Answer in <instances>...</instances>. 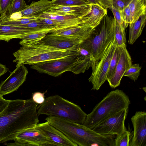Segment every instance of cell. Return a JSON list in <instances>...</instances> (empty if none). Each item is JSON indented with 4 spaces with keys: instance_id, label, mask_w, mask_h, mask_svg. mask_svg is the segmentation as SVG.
Returning <instances> with one entry per match:
<instances>
[{
    "instance_id": "41",
    "label": "cell",
    "mask_w": 146,
    "mask_h": 146,
    "mask_svg": "<svg viewBox=\"0 0 146 146\" xmlns=\"http://www.w3.org/2000/svg\"></svg>"
},
{
    "instance_id": "6",
    "label": "cell",
    "mask_w": 146,
    "mask_h": 146,
    "mask_svg": "<svg viewBox=\"0 0 146 146\" xmlns=\"http://www.w3.org/2000/svg\"><path fill=\"white\" fill-rule=\"evenodd\" d=\"M37 110L38 115L58 117L82 124L87 115L79 106L57 95L46 98Z\"/></svg>"
},
{
    "instance_id": "5",
    "label": "cell",
    "mask_w": 146,
    "mask_h": 146,
    "mask_svg": "<svg viewBox=\"0 0 146 146\" xmlns=\"http://www.w3.org/2000/svg\"><path fill=\"white\" fill-rule=\"evenodd\" d=\"M130 101L123 91L117 89L109 92L98 104L91 112L87 114L83 125L92 129L107 118L126 108Z\"/></svg>"
},
{
    "instance_id": "40",
    "label": "cell",
    "mask_w": 146,
    "mask_h": 146,
    "mask_svg": "<svg viewBox=\"0 0 146 146\" xmlns=\"http://www.w3.org/2000/svg\"><path fill=\"white\" fill-rule=\"evenodd\" d=\"M31 0H28V2H29Z\"/></svg>"
},
{
    "instance_id": "4",
    "label": "cell",
    "mask_w": 146,
    "mask_h": 146,
    "mask_svg": "<svg viewBox=\"0 0 146 146\" xmlns=\"http://www.w3.org/2000/svg\"><path fill=\"white\" fill-rule=\"evenodd\" d=\"M80 52L77 48L70 50H60L46 45L39 42L29 46H22L14 52L13 62L16 67L21 65H33L50 60L78 55Z\"/></svg>"
},
{
    "instance_id": "8",
    "label": "cell",
    "mask_w": 146,
    "mask_h": 146,
    "mask_svg": "<svg viewBox=\"0 0 146 146\" xmlns=\"http://www.w3.org/2000/svg\"><path fill=\"white\" fill-rule=\"evenodd\" d=\"M114 40L106 47L88 79L92 85V90H98L107 79L110 60L116 46Z\"/></svg>"
},
{
    "instance_id": "16",
    "label": "cell",
    "mask_w": 146,
    "mask_h": 146,
    "mask_svg": "<svg viewBox=\"0 0 146 146\" xmlns=\"http://www.w3.org/2000/svg\"><path fill=\"white\" fill-rule=\"evenodd\" d=\"M35 127L43 132L57 146H78L62 132L51 125L47 121L38 123Z\"/></svg>"
},
{
    "instance_id": "2",
    "label": "cell",
    "mask_w": 146,
    "mask_h": 146,
    "mask_svg": "<svg viewBox=\"0 0 146 146\" xmlns=\"http://www.w3.org/2000/svg\"><path fill=\"white\" fill-rule=\"evenodd\" d=\"M45 120L77 146H115L113 135H102L82 124L58 117Z\"/></svg>"
},
{
    "instance_id": "10",
    "label": "cell",
    "mask_w": 146,
    "mask_h": 146,
    "mask_svg": "<svg viewBox=\"0 0 146 146\" xmlns=\"http://www.w3.org/2000/svg\"><path fill=\"white\" fill-rule=\"evenodd\" d=\"M128 108L123 110L102 121L92 129L103 135H118L126 130L125 122Z\"/></svg>"
},
{
    "instance_id": "14",
    "label": "cell",
    "mask_w": 146,
    "mask_h": 146,
    "mask_svg": "<svg viewBox=\"0 0 146 146\" xmlns=\"http://www.w3.org/2000/svg\"><path fill=\"white\" fill-rule=\"evenodd\" d=\"M92 10L90 4L76 5H63L52 4L42 13L63 16H71L82 18L89 14Z\"/></svg>"
},
{
    "instance_id": "31",
    "label": "cell",
    "mask_w": 146,
    "mask_h": 146,
    "mask_svg": "<svg viewBox=\"0 0 146 146\" xmlns=\"http://www.w3.org/2000/svg\"><path fill=\"white\" fill-rule=\"evenodd\" d=\"M51 1L52 4L59 5H76L88 4L84 0H52Z\"/></svg>"
},
{
    "instance_id": "33",
    "label": "cell",
    "mask_w": 146,
    "mask_h": 146,
    "mask_svg": "<svg viewBox=\"0 0 146 146\" xmlns=\"http://www.w3.org/2000/svg\"><path fill=\"white\" fill-rule=\"evenodd\" d=\"M110 9L112 12L114 16V19L119 24L121 31L125 32V30L128 25L123 22L121 19L120 11L113 8Z\"/></svg>"
},
{
    "instance_id": "18",
    "label": "cell",
    "mask_w": 146,
    "mask_h": 146,
    "mask_svg": "<svg viewBox=\"0 0 146 146\" xmlns=\"http://www.w3.org/2000/svg\"><path fill=\"white\" fill-rule=\"evenodd\" d=\"M52 5L51 1L49 0H40L37 1H33L25 9L12 14L9 17L13 19H16L28 16L38 17L49 8Z\"/></svg>"
},
{
    "instance_id": "37",
    "label": "cell",
    "mask_w": 146,
    "mask_h": 146,
    "mask_svg": "<svg viewBox=\"0 0 146 146\" xmlns=\"http://www.w3.org/2000/svg\"><path fill=\"white\" fill-rule=\"evenodd\" d=\"M9 71L5 65L0 63V77Z\"/></svg>"
},
{
    "instance_id": "35",
    "label": "cell",
    "mask_w": 146,
    "mask_h": 146,
    "mask_svg": "<svg viewBox=\"0 0 146 146\" xmlns=\"http://www.w3.org/2000/svg\"><path fill=\"white\" fill-rule=\"evenodd\" d=\"M45 93H41L40 92H36L32 95V99L33 101L37 104H41L44 102L45 99L44 98Z\"/></svg>"
},
{
    "instance_id": "17",
    "label": "cell",
    "mask_w": 146,
    "mask_h": 146,
    "mask_svg": "<svg viewBox=\"0 0 146 146\" xmlns=\"http://www.w3.org/2000/svg\"><path fill=\"white\" fill-rule=\"evenodd\" d=\"M95 29L82 23L53 32L62 36L78 39L83 42L90 38Z\"/></svg>"
},
{
    "instance_id": "28",
    "label": "cell",
    "mask_w": 146,
    "mask_h": 146,
    "mask_svg": "<svg viewBox=\"0 0 146 146\" xmlns=\"http://www.w3.org/2000/svg\"><path fill=\"white\" fill-rule=\"evenodd\" d=\"M27 6L25 0H13L7 16L9 17L12 14L23 10Z\"/></svg>"
},
{
    "instance_id": "15",
    "label": "cell",
    "mask_w": 146,
    "mask_h": 146,
    "mask_svg": "<svg viewBox=\"0 0 146 146\" xmlns=\"http://www.w3.org/2000/svg\"><path fill=\"white\" fill-rule=\"evenodd\" d=\"M119 46L120 53L118 62L113 75L107 80L110 87L114 88L119 85L124 73L132 64L126 45L123 44Z\"/></svg>"
},
{
    "instance_id": "23",
    "label": "cell",
    "mask_w": 146,
    "mask_h": 146,
    "mask_svg": "<svg viewBox=\"0 0 146 146\" xmlns=\"http://www.w3.org/2000/svg\"><path fill=\"white\" fill-rule=\"evenodd\" d=\"M49 33L47 31H43L33 33L23 36L19 43L22 46H31L38 43L43 38L46 34Z\"/></svg>"
},
{
    "instance_id": "3",
    "label": "cell",
    "mask_w": 146,
    "mask_h": 146,
    "mask_svg": "<svg viewBox=\"0 0 146 146\" xmlns=\"http://www.w3.org/2000/svg\"><path fill=\"white\" fill-rule=\"evenodd\" d=\"M80 54L31 65V68L39 73L57 77L66 71L76 74L84 73L92 67L93 71L96 63L90 52L81 48Z\"/></svg>"
},
{
    "instance_id": "12",
    "label": "cell",
    "mask_w": 146,
    "mask_h": 146,
    "mask_svg": "<svg viewBox=\"0 0 146 146\" xmlns=\"http://www.w3.org/2000/svg\"><path fill=\"white\" fill-rule=\"evenodd\" d=\"M133 131L129 146H146V113L137 111L131 118Z\"/></svg>"
},
{
    "instance_id": "11",
    "label": "cell",
    "mask_w": 146,
    "mask_h": 146,
    "mask_svg": "<svg viewBox=\"0 0 146 146\" xmlns=\"http://www.w3.org/2000/svg\"><path fill=\"white\" fill-rule=\"evenodd\" d=\"M28 73L24 65L16 67L9 76L0 84V94L3 96L16 90L25 81Z\"/></svg>"
},
{
    "instance_id": "25",
    "label": "cell",
    "mask_w": 146,
    "mask_h": 146,
    "mask_svg": "<svg viewBox=\"0 0 146 146\" xmlns=\"http://www.w3.org/2000/svg\"><path fill=\"white\" fill-rule=\"evenodd\" d=\"M37 17L36 16H28L13 19L6 15L3 19L0 20V21L1 24L3 25L18 26L36 21Z\"/></svg>"
},
{
    "instance_id": "20",
    "label": "cell",
    "mask_w": 146,
    "mask_h": 146,
    "mask_svg": "<svg viewBox=\"0 0 146 146\" xmlns=\"http://www.w3.org/2000/svg\"><path fill=\"white\" fill-rule=\"evenodd\" d=\"M91 5V12L84 17V22L88 26L95 28L99 24L104 17L107 14V9H104L99 4Z\"/></svg>"
},
{
    "instance_id": "21",
    "label": "cell",
    "mask_w": 146,
    "mask_h": 146,
    "mask_svg": "<svg viewBox=\"0 0 146 146\" xmlns=\"http://www.w3.org/2000/svg\"><path fill=\"white\" fill-rule=\"evenodd\" d=\"M146 13L140 16L135 21L129 24L128 43L133 44L140 36L145 25Z\"/></svg>"
},
{
    "instance_id": "39",
    "label": "cell",
    "mask_w": 146,
    "mask_h": 146,
    "mask_svg": "<svg viewBox=\"0 0 146 146\" xmlns=\"http://www.w3.org/2000/svg\"><path fill=\"white\" fill-rule=\"evenodd\" d=\"M143 90L146 92V88H145V89H144V88H143Z\"/></svg>"
},
{
    "instance_id": "24",
    "label": "cell",
    "mask_w": 146,
    "mask_h": 146,
    "mask_svg": "<svg viewBox=\"0 0 146 146\" xmlns=\"http://www.w3.org/2000/svg\"><path fill=\"white\" fill-rule=\"evenodd\" d=\"M131 0H98L99 4L106 9L113 8L120 11L127 7Z\"/></svg>"
},
{
    "instance_id": "30",
    "label": "cell",
    "mask_w": 146,
    "mask_h": 146,
    "mask_svg": "<svg viewBox=\"0 0 146 146\" xmlns=\"http://www.w3.org/2000/svg\"><path fill=\"white\" fill-rule=\"evenodd\" d=\"M131 133L126 130L117 135L114 139L115 146H129Z\"/></svg>"
},
{
    "instance_id": "29",
    "label": "cell",
    "mask_w": 146,
    "mask_h": 146,
    "mask_svg": "<svg viewBox=\"0 0 146 146\" xmlns=\"http://www.w3.org/2000/svg\"><path fill=\"white\" fill-rule=\"evenodd\" d=\"M141 66L139 64H132L125 72L123 76H126L129 79L135 82L137 80L140 74Z\"/></svg>"
},
{
    "instance_id": "22",
    "label": "cell",
    "mask_w": 146,
    "mask_h": 146,
    "mask_svg": "<svg viewBox=\"0 0 146 146\" xmlns=\"http://www.w3.org/2000/svg\"><path fill=\"white\" fill-rule=\"evenodd\" d=\"M128 6L131 13L132 22L146 13V0H131Z\"/></svg>"
},
{
    "instance_id": "34",
    "label": "cell",
    "mask_w": 146,
    "mask_h": 146,
    "mask_svg": "<svg viewBox=\"0 0 146 146\" xmlns=\"http://www.w3.org/2000/svg\"><path fill=\"white\" fill-rule=\"evenodd\" d=\"M123 22L129 25L133 22V19L130 10L128 6L120 11Z\"/></svg>"
},
{
    "instance_id": "27",
    "label": "cell",
    "mask_w": 146,
    "mask_h": 146,
    "mask_svg": "<svg viewBox=\"0 0 146 146\" xmlns=\"http://www.w3.org/2000/svg\"><path fill=\"white\" fill-rule=\"evenodd\" d=\"M114 42L117 46L123 44L126 45L125 33L123 32L116 21L115 20Z\"/></svg>"
},
{
    "instance_id": "38",
    "label": "cell",
    "mask_w": 146,
    "mask_h": 146,
    "mask_svg": "<svg viewBox=\"0 0 146 146\" xmlns=\"http://www.w3.org/2000/svg\"><path fill=\"white\" fill-rule=\"evenodd\" d=\"M88 4L92 5L99 4L98 0H86Z\"/></svg>"
},
{
    "instance_id": "13",
    "label": "cell",
    "mask_w": 146,
    "mask_h": 146,
    "mask_svg": "<svg viewBox=\"0 0 146 146\" xmlns=\"http://www.w3.org/2000/svg\"><path fill=\"white\" fill-rule=\"evenodd\" d=\"M47 33L39 42L44 45L60 50L76 49L83 42L78 39L64 36L54 32Z\"/></svg>"
},
{
    "instance_id": "26",
    "label": "cell",
    "mask_w": 146,
    "mask_h": 146,
    "mask_svg": "<svg viewBox=\"0 0 146 146\" xmlns=\"http://www.w3.org/2000/svg\"><path fill=\"white\" fill-rule=\"evenodd\" d=\"M120 53L119 46H116L110 61L107 76V80H109L114 74L119 58Z\"/></svg>"
},
{
    "instance_id": "1",
    "label": "cell",
    "mask_w": 146,
    "mask_h": 146,
    "mask_svg": "<svg viewBox=\"0 0 146 146\" xmlns=\"http://www.w3.org/2000/svg\"><path fill=\"white\" fill-rule=\"evenodd\" d=\"M38 104L32 98L10 100L0 113V143L13 140L21 131L36 126Z\"/></svg>"
},
{
    "instance_id": "19",
    "label": "cell",
    "mask_w": 146,
    "mask_h": 146,
    "mask_svg": "<svg viewBox=\"0 0 146 146\" xmlns=\"http://www.w3.org/2000/svg\"><path fill=\"white\" fill-rule=\"evenodd\" d=\"M36 33L38 32L31 29L3 25L0 21V41L8 42L12 39H21L23 36Z\"/></svg>"
},
{
    "instance_id": "36",
    "label": "cell",
    "mask_w": 146,
    "mask_h": 146,
    "mask_svg": "<svg viewBox=\"0 0 146 146\" xmlns=\"http://www.w3.org/2000/svg\"><path fill=\"white\" fill-rule=\"evenodd\" d=\"M10 100L5 99L3 96L0 94V113L8 106Z\"/></svg>"
},
{
    "instance_id": "32",
    "label": "cell",
    "mask_w": 146,
    "mask_h": 146,
    "mask_svg": "<svg viewBox=\"0 0 146 146\" xmlns=\"http://www.w3.org/2000/svg\"><path fill=\"white\" fill-rule=\"evenodd\" d=\"M13 0H0V20L6 15Z\"/></svg>"
},
{
    "instance_id": "9",
    "label": "cell",
    "mask_w": 146,
    "mask_h": 146,
    "mask_svg": "<svg viewBox=\"0 0 146 146\" xmlns=\"http://www.w3.org/2000/svg\"><path fill=\"white\" fill-rule=\"evenodd\" d=\"M14 142L5 143L7 146H57L48 136L35 127L20 132L13 140Z\"/></svg>"
},
{
    "instance_id": "7",
    "label": "cell",
    "mask_w": 146,
    "mask_h": 146,
    "mask_svg": "<svg viewBox=\"0 0 146 146\" xmlns=\"http://www.w3.org/2000/svg\"><path fill=\"white\" fill-rule=\"evenodd\" d=\"M115 21L106 15L95 28L90 38L81 43L91 53L96 64L106 47L114 40Z\"/></svg>"
}]
</instances>
